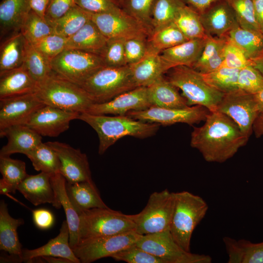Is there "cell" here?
<instances>
[{"instance_id":"obj_33","label":"cell","mask_w":263,"mask_h":263,"mask_svg":"<svg viewBox=\"0 0 263 263\" xmlns=\"http://www.w3.org/2000/svg\"><path fill=\"white\" fill-rule=\"evenodd\" d=\"M26 40L20 32L8 36L0 48V74L17 68L24 62Z\"/></svg>"},{"instance_id":"obj_58","label":"cell","mask_w":263,"mask_h":263,"mask_svg":"<svg viewBox=\"0 0 263 263\" xmlns=\"http://www.w3.org/2000/svg\"><path fill=\"white\" fill-rule=\"evenodd\" d=\"M253 2L256 20L263 33V0H255Z\"/></svg>"},{"instance_id":"obj_29","label":"cell","mask_w":263,"mask_h":263,"mask_svg":"<svg viewBox=\"0 0 263 263\" xmlns=\"http://www.w3.org/2000/svg\"><path fill=\"white\" fill-rule=\"evenodd\" d=\"M228 263H263V242L252 243L230 237L223 238Z\"/></svg>"},{"instance_id":"obj_7","label":"cell","mask_w":263,"mask_h":263,"mask_svg":"<svg viewBox=\"0 0 263 263\" xmlns=\"http://www.w3.org/2000/svg\"><path fill=\"white\" fill-rule=\"evenodd\" d=\"M81 239L110 236L135 231L133 215L107 208H94L79 214Z\"/></svg>"},{"instance_id":"obj_17","label":"cell","mask_w":263,"mask_h":263,"mask_svg":"<svg viewBox=\"0 0 263 263\" xmlns=\"http://www.w3.org/2000/svg\"><path fill=\"white\" fill-rule=\"evenodd\" d=\"M79 114L45 105L33 114L26 125L42 136L57 137L67 131L70 122L78 119Z\"/></svg>"},{"instance_id":"obj_16","label":"cell","mask_w":263,"mask_h":263,"mask_svg":"<svg viewBox=\"0 0 263 263\" xmlns=\"http://www.w3.org/2000/svg\"><path fill=\"white\" fill-rule=\"evenodd\" d=\"M57 154L59 173L69 183L93 181L86 154L70 145L58 141L46 142Z\"/></svg>"},{"instance_id":"obj_27","label":"cell","mask_w":263,"mask_h":263,"mask_svg":"<svg viewBox=\"0 0 263 263\" xmlns=\"http://www.w3.org/2000/svg\"><path fill=\"white\" fill-rule=\"evenodd\" d=\"M22 218H14L8 212L7 204L0 202V249L9 254L22 258V249L18 234V228L24 224Z\"/></svg>"},{"instance_id":"obj_26","label":"cell","mask_w":263,"mask_h":263,"mask_svg":"<svg viewBox=\"0 0 263 263\" xmlns=\"http://www.w3.org/2000/svg\"><path fill=\"white\" fill-rule=\"evenodd\" d=\"M151 106L165 108H185L189 107L186 98L164 75L147 87Z\"/></svg>"},{"instance_id":"obj_61","label":"cell","mask_w":263,"mask_h":263,"mask_svg":"<svg viewBox=\"0 0 263 263\" xmlns=\"http://www.w3.org/2000/svg\"><path fill=\"white\" fill-rule=\"evenodd\" d=\"M41 257L45 262L49 263H73L70 260L61 257L53 256H42Z\"/></svg>"},{"instance_id":"obj_38","label":"cell","mask_w":263,"mask_h":263,"mask_svg":"<svg viewBox=\"0 0 263 263\" xmlns=\"http://www.w3.org/2000/svg\"><path fill=\"white\" fill-rule=\"evenodd\" d=\"M188 39L172 22L153 31L147 39L148 51L160 54L162 51L183 43Z\"/></svg>"},{"instance_id":"obj_21","label":"cell","mask_w":263,"mask_h":263,"mask_svg":"<svg viewBox=\"0 0 263 263\" xmlns=\"http://www.w3.org/2000/svg\"><path fill=\"white\" fill-rule=\"evenodd\" d=\"M70 232L66 220L61 225L58 235L38 248L22 249L23 262L30 263L34 258L42 256L58 257L68 259L73 263H81L70 245Z\"/></svg>"},{"instance_id":"obj_31","label":"cell","mask_w":263,"mask_h":263,"mask_svg":"<svg viewBox=\"0 0 263 263\" xmlns=\"http://www.w3.org/2000/svg\"><path fill=\"white\" fill-rule=\"evenodd\" d=\"M30 10V0H2L0 4L1 34L9 36L19 32Z\"/></svg>"},{"instance_id":"obj_49","label":"cell","mask_w":263,"mask_h":263,"mask_svg":"<svg viewBox=\"0 0 263 263\" xmlns=\"http://www.w3.org/2000/svg\"><path fill=\"white\" fill-rule=\"evenodd\" d=\"M125 40L122 38L108 40L106 46L101 56L105 66L121 67L127 65L125 54Z\"/></svg>"},{"instance_id":"obj_10","label":"cell","mask_w":263,"mask_h":263,"mask_svg":"<svg viewBox=\"0 0 263 263\" xmlns=\"http://www.w3.org/2000/svg\"><path fill=\"white\" fill-rule=\"evenodd\" d=\"M136 245L165 261L166 263H211L208 255L191 253L181 247L173 238L169 230L141 235Z\"/></svg>"},{"instance_id":"obj_64","label":"cell","mask_w":263,"mask_h":263,"mask_svg":"<svg viewBox=\"0 0 263 263\" xmlns=\"http://www.w3.org/2000/svg\"><path fill=\"white\" fill-rule=\"evenodd\" d=\"M253 1L255 0H253Z\"/></svg>"},{"instance_id":"obj_63","label":"cell","mask_w":263,"mask_h":263,"mask_svg":"<svg viewBox=\"0 0 263 263\" xmlns=\"http://www.w3.org/2000/svg\"><path fill=\"white\" fill-rule=\"evenodd\" d=\"M119 3L120 7H121L123 3L124 0H116Z\"/></svg>"},{"instance_id":"obj_54","label":"cell","mask_w":263,"mask_h":263,"mask_svg":"<svg viewBox=\"0 0 263 263\" xmlns=\"http://www.w3.org/2000/svg\"><path fill=\"white\" fill-rule=\"evenodd\" d=\"M76 3L82 9L93 14L109 12L121 7L116 0H76Z\"/></svg>"},{"instance_id":"obj_2","label":"cell","mask_w":263,"mask_h":263,"mask_svg":"<svg viewBox=\"0 0 263 263\" xmlns=\"http://www.w3.org/2000/svg\"><path fill=\"white\" fill-rule=\"evenodd\" d=\"M89 125L97 133L98 153L103 154L120 138L131 136L143 139L154 135L160 124L142 121L126 115H95L80 113L78 119Z\"/></svg>"},{"instance_id":"obj_4","label":"cell","mask_w":263,"mask_h":263,"mask_svg":"<svg viewBox=\"0 0 263 263\" xmlns=\"http://www.w3.org/2000/svg\"><path fill=\"white\" fill-rule=\"evenodd\" d=\"M175 205L169 231L175 241L190 251L192 235L206 216L208 206L201 196L188 191L174 192Z\"/></svg>"},{"instance_id":"obj_35","label":"cell","mask_w":263,"mask_h":263,"mask_svg":"<svg viewBox=\"0 0 263 263\" xmlns=\"http://www.w3.org/2000/svg\"><path fill=\"white\" fill-rule=\"evenodd\" d=\"M0 193L9 195L15 193L19 185L28 175L24 162L12 159L10 156H0Z\"/></svg>"},{"instance_id":"obj_28","label":"cell","mask_w":263,"mask_h":263,"mask_svg":"<svg viewBox=\"0 0 263 263\" xmlns=\"http://www.w3.org/2000/svg\"><path fill=\"white\" fill-rule=\"evenodd\" d=\"M137 87H148L169 71L160 54L148 51L138 62L129 65Z\"/></svg>"},{"instance_id":"obj_18","label":"cell","mask_w":263,"mask_h":263,"mask_svg":"<svg viewBox=\"0 0 263 263\" xmlns=\"http://www.w3.org/2000/svg\"><path fill=\"white\" fill-rule=\"evenodd\" d=\"M151 105L147 87H137L111 100L94 103L85 113L95 115H126L132 111L146 109Z\"/></svg>"},{"instance_id":"obj_30","label":"cell","mask_w":263,"mask_h":263,"mask_svg":"<svg viewBox=\"0 0 263 263\" xmlns=\"http://www.w3.org/2000/svg\"><path fill=\"white\" fill-rule=\"evenodd\" d=\"M108 40L94 23L90 20L77 32L68 38L67 48L101 56Z\"/></svg>"},{"instance_id":"obj_14","label":"cell","mask_w":263,"mask_h":263,"mask_svg":"<svg viewBox=\"0 0 263 263\" xmlns=\"http://www.w3.org/2000/svg\"><path fill=\"white\" fill-rule=\"evenodd\" d=\"M210 112L200 105L185 108H165L151 106L140 111L128 112L126 115L135 119L160 125H171L179 123L193 125L205 121Z\"/></svg>"},{"instance_id":"obj_59","label":"cell","mask_w":263,"mask_h":263,"mask_svg":"<svg viewBox=\"0 0 263 263\" xmlns=\"http://www.w3.org/2000/svg\"><path fill=\"white\" fill-rule=\"evenodd\" d=\"M249 60L250 65L256 69L263 77V49Z\"/></svg>"},{"instance_id":"obj_8","label":"cell","mask_w":263,"mask_h":263,"mask_svg":"<svg viewBox=\"0 0 263 263\" xmlns=\"http://www.w3.org/2000/svg\"><path fill=\"white\" fill-rule=\"evenodd\" d=\"M174 205V192L165 189L151 193L143 210L133 214L135 232L146 235L169 230Z\"/></svg>"},{"instance_id":"obj_12","label":"cell","mask_w":263,"mask_h":263,"mask_svg":"<svg viewBox=\"0 0 263 263\" xmlns=\"http://www.w3.org/2000/svg\"><path fill=\"white\" fill-rule=\"evenodd\" d=\"M91 20L108 39H148L150 32L121 7L100 13H92Z\"/></svg>"},{"instance_id":"obj_57","label":"cell","mask_w":263,"mask_h":263,"mask_svg":"<svg viewBox=\"0 0 263 263\" xmlns=\"http://www.w3.org/2000/svg\"><path fill=\"white\" fill-rule=\"evenodd\" d=\"M49 0H30L31 10L41 18L45 19V13Z\"/></svg>"},{"instance_id":"obj_62","label":"cell","mask_w":263,"mask_h":263,"mask_svg":"<svg viewBox=\"0 0 263 263\" xmlns=\"http://www.w3.org/2000/svg\"><path fill=\"white\" fill-rule=\"evenodd\" d=\"M253 96L258 106L260 113L263 112V88L253 94Z\"/></svg>"},{"instance_id":"obj_45","label":"cell","mask_w":263,"mask_h":263,"mask_svg":"<svg viewBox=\"0 0 263 263\" xmlns=\"http://www.w3.org/2000/svg\"><path fill=\"white\" fill-rule=\"evenodd\" d=\"M233 9L242 28L262 32L256 20L253 0H226Z\"/></svg>"},{"instance_id":"obj_11","label":"cell","mask_w":263,"mask_h":263,"mask_svg":"<svg viewBox=\"0 0 263 263\" xmlns=\"http://www.w3.org/2000/svg\"><path fill=\"white\" fill-rule=\"evenodd\" d=\"M140 235L135 231L121 234L81 239L73 248L81 263H91L113 255L136 244Z\"/></svg>"},{"instance_id":"obj_34","label":"cell","mask_w":263,"mask_h":263,"mask_svg":"<svg viewBox=\"0 0 263 263\" xmlns=\"http://www.w3.org/2000/svg\"><path fill=\"white\" fill-rule=\"evenodd\" d=\"M226 38L208 35L202 54L192 68L201 74L210 73L221 67L224 59Z\"/></svg>"},{"instance_id":"obj_41","label":"cell","mask_w":263,"mask_h":263,"mask_svg":"<svg viewBox=\"0 0 263 263\" xmlns=\"http://www.w3.org/2000/svg\"><path fill=\"white\" fill-rule=\"evenodd\" d=\"M185 5L182 0H154L151 12L152 32L173 22Z\"/></svg>"},{"instance_id":"obj_47","label":"cell","mask_w":263,"mask_h":263,"mask_svg":"<svg viewBox=\"0 0 263 263\" xmlns=\"http://www.w3.org/2000/svg\"><path fill=\"white\" fill-rule=\"evenodd\" d=\"M111 258L128 263H166L163 259L148 252L135 244L113 255Z\"/></svg>"},{"instance_id":"obj_43","label":"cell","mask_w":263,"mask_h":263,"mask_svg":"<svg viewBox=\"0 0 263 263\" xmlns=\"http://www.w3.org/2000/svg\"><path fill=\"white\" fill-rule=\"evenodd\" d=\"M19 32L32 44L54 33L50 23L31 10L23 22Z\"/></svg>"},{"instance_id":"obj_50","label":"cell","mask_w":263,"mask_h":263,"mask_svg":"<svg viewBox=\"0 0 263 263\" xmlns=\"http://www.w3.org/2000/svg\"><path fill=\"white\" fill-rule=\"evenodd\" d=\"M238 89L249 94H254L263 88V77L254 68L248 65L239 72Z\"/></svg>"},{"instance_id":"obj_51","label":"cell","mask_w":263,"mask_h":263,"mask_svg":"<svg viewBox=\"0 0 263 263\" xmlns=\"http://www.w3.org/2000/svg\"><path fill=\"white\" fill-rule=\"evenodd\" d=\"M248 65H250V62L244 52L227 39L224 48V59L221 67L240 70Z\"/></svg>"},{"instance_id":"obj_40","label":"cell","mask_w":263,"mask_h":263,"mask_svg":"<svg viewBox=\"0 0 263 263\" xmlns=\"http://www.w3.org/2000/svg\"><path fill=\"white\" fill-rule=\"evenodd\" d=\"M25 155L30 160L36 170L51 174L59 173L58 157L46 143L41 142Z\"/></svg>"},{"instance_id":"obj_48","label":"cell","mask_w":263,"mask_h":263,"mask_svg":"<svg viewBox=\"0 0 263 263\" xmlns=\"http://www.w3.org/2000/svg\"><path fill=\"white\" fill-rule=\"evenodd\" d=\"M67 39L68 38L54 33L33 45L51 61L67 48Z\"/></svg>"},{"instance_id":"obj_36","label":"cell","mask_w":263,"mask_h":263,"mask_svg":"<svg viewBox=\"0 0 263 263\" xmlns=\"http://www.w3.org/2000/svg\"><path fill=\"white\" fill-rule=\"evenodd\" d=\"M225 37L238 47L248 59L255 57L263 49L262 32L244 29L238 25Z\"/></svg>"},{"instance_id":"obj_20","label":"cell","mask_w":263,"mask_h":263,"mask_svg":"<svg viewBox=\"0 0 263 263\" xmlns=\"http://www.w3.org/2000/svg\"><path fill=\"white\" fill-rule=\"evenodd\" d=\"M51 175L44 172L36 175L28 174L19 185L17 190L35 206L49 203L56 208H60L62 207L52 187Z\"/></svg>"},{"instance_id":"obj_44","label":"cell","mask_w":263,"mask_h":263,"mask_svg":"<svg viewBox=\"0 0 263 263\" xmlns=\"http://www.w3.org/2000/svg\"><path fill=\"white\" fill-rule=\"evenodd\" d=\"M239 70L220 67L210 73L202 75L209 85L225 94L238 89L237 81Z\"/></svg>"},{"instance_id":"obj_5","label":"cell","mask_w":263,"mask_h":263,"mask_svg":"<svg viewBox=\"0 0 263 263\" xmlns=\"http://www.w3.org/2000/svg\"><path fill=\"white\" fill-rule=\"evenodd\" d=\"M166 77L182 92L189 106L200 105L217 111L224 94L209 85L202 74L192 67L178 66L169 69Z\"/></svg>"},{"instance_id":"obj_52","label":"cell","mask_w":263,"mask_h":263,"mask_svg":"<svg viewBox=\"0 0 263 263\" xmlns=\"http://www.w3.org/2000/svg\"><path fill=\"white\" fill-rule=\"evenodd\" d=\"M147 39L133 38L125 40V54L127 65L135 63L141 60L148 52Z\"/></svg>"},{"instance_id":"obj_42","label":"cell","mask_w":263,"mask_h":263,"mask_svg":"<svg viewBox=\"0 0 263 263\" xmlns=\"http://www.w3.org/2000/svg\"><path fill=\"white\" fill-rule=\"evenodd\" d=\"M23 64L38 84L52 72L50 61L27 40Z\"/></svg>"},{"instance_id":"obj_15","label":"cell","mask_w":263,"mask_h":263,"mask_svg":"<svg viewBox=\"0 0 263 263\" xmlns=\"http://www.w3.org/2000/svg\"><path fill=\"white\" fill-rule=\"evenodd\" d=\"M45 105L35 93L0 99V132L13 126L26 125Z\"/></svg>"},{"instance_id":"obj_25","label":"cell","mask_w":263,"mask_h":263,"mask_svg":"<svg viewBox=\"0 0 263 263\" xmlns=\"http://www.w3.org/2000/svg\"><path fill=\"white\" fill-rule=\"evenodd\" d=\"M67 195L76 212L94 208H107L93 181L69 183L66 181Z\"/></svg>"},{"instance_id":"obj_39","label":"cell","mask_w":263,"mask_h":263,"mask_svg":"<svg viewBox=\"0 0 263 263\" xmlns=\"http://www.w3.org/2000/svg\"><path fill=\"white\" fill-rule=\"evenodd\" d=\"M173 22L188 39L208 37L201 22L200 14L187 5L179 10Z\"/></svg>"},{"instance_id":"obj_53","label":"cell","mask_w":263,"mask_h":263,"mask_svg":"<svg viewBox=\"0 0 263 263\" xmlns=\"http://www.w3.org/2000/svg\"><path fill=\"white\" fill-rule=\"evenodd\" d=\"M76 5V0H49L45 19L50 23L60 18Z\"/></svg>"},{"instance_id":"obj_19","label":"cell","mask_w":263,"mask_h":263,"mask_svg":"<svg viewBox=\"0 0 263 263\" xmlns=\"http://www.w3.org/2000/svg\"><path fill=\"white\" fill-rule=\"evenodd\" d=\"M207 35L224 37L239 25L234 11L226 0H218L200 14Z\"/></svg>"},{"instance_id":"obj_55","label":"cell","mask_w":263,"mask_h":263,"mask_svg":"<svg viewBox=\"0 0 263 263\" xmlns=\"http://www.w3.org/2000/svg\"><path fill=\"white\" fill-rule=\"evenodd\" d=\"M32 215L35 225L40 229H49L54 224V215L49 210L43 208L37 209L33 210Z\"/></svg>"},{"instance_id":"obj_9","label":"cell","mask_w":263,"mask_h":263,"mask_svg":"<svg viewBox=\"0 0 263 263\" xmlns=\"http://www.w3.org/2000/svg\"><path fill=\"white\" fill-rule=\"evenodd\" d=\"M50 64L53 72L79 86L105 66L101 56L70 48L52 59Z\"/></svg>"},{"instance_id":"obj_13","label":"cell","mask_w":263,"mask_h":263,"mask_svg":"<svg viewBox=\"0 0 263 263\" xmlns=\"http://www.w3.org/2000/svg\"><path fill=\"white\" fill-rule=\"evenodd\" d=\"M217 111L230 117L248 137L253 132V125L260 113L253 94L239 89L224 94Z\"/></svg>"},{"instance_id":"obj_24","label":"cell","mask_w":263,"mask_h":263,"mask_svg":"<svg viewBox=\"0 0 263 263\" xmlns=\"http://www.w3.org/2000/svg\"><path fill=\"white\" fill-rule=\"evenodd\" d=\"M37 87L23 64L0 74V99L35 93Z\"/></svg>"},{"instance_id":"obj_46","label":"cell","mask_w":263,"mask_h":263,"mask_svg":"<svg viewBox=\"0 0 263 263\" xmlns=\"http://www.w3.org/2000/svg\"><path fill=\"white\" fill-rule=\"evenodd\" d=\"M154 0H124L122 9L152 32L151 12Z\"/></svg>"},{"instance_id":"obj_1","label":"cell","mask_w":263,"mask_h":263,"mask_svg":"<svg viewBox=\"0 0 263 263\" xmlns=\"http://www.w3.org/2000/svg\"><path fill=\"white\" fill-rule=\"evenodd\" d=\"M249 138L228 116L218 111L210 112L204 124L193 128L190 146L199 150L207 162L223 163L245 145Z\"/></svg>"},{"instance_id":"obj_6","label":"cell","mask_w":263,"mask_h":263,"mask_svg":"<svg viewBox=\"0 0 263 263\" xmlns=\"http://www.w3.org/2000/svg\"><path fill=\"white\" fill-rule=\"evenodd\" d=\"M81 86L94 103H100L136 87L129 65L121 67L104 66L88 79Z\"/></svg>"},{"instance_id":"obj_23","label":"cell","mask_w":263,"mask_h":263,"mask_svg":"<svg viewBox=\"0 0 263 263\" xmlns=\"http://www.w3.org/2000/svg\"><path fill=\"white\" fill-rule=\"evenodd\" d=\"M207 37L189 39L162 51L160 56L169 70L178 66L192 67L201 56Z\"/></svg>"},{"instance_id":"obj_22","label":"cell","mask_w":263,"mask_h":263,"mask_svg":"<svg viewBox=\"0 0 263 263\" xmlns=\"http://www.w3.org/2000/svg\"><path fill=\"white\" fill-rule=\"evenodd\" d=\"M0 135L8 139L0 150V156L16 153L26 155L42 142V136L26 125L10 127L0 132Z\"/></svg>"},{"instance_id":"obj_37","label":"cell","mask_w":263,"mask_h":263,"mask_svg":"<svg viewBox=\"0 0 263 263\" xmlns=\"http://www.w3.org/2000/svg\"><path fill=\"white\" fill-rule=\"evenodd\" d=\"M92 13L77 5H75L60 18L50 23L54 33L68 38L91 20Z\"/></svg>"},{"instance_id":"obj_3","label":"cell","mask_w":263,"mask_h":263,"mask_svg":"<svg viewBox=\"0 0 263 263\" xmlns=\"http://www.w3.org/2000/svg\"><path fill=\"white\" fill-rule=\"evenodd\" d=\"M35 94L46 105L80 113L94 103L81 86L53 71L38 84Z\"/></svg>"},{"instance_id":"obj_32","label":"cell","mask_w":263,"mask_h":263,"mask_svg":"<svg viewBox=\"0 0 263 263\" xmlns=\"http://www.w3.org/2000/svg\"><path fill=\"white\" fill-rule=\"evenodd\" d=\"M51 181L56 196L65 213L70 232V245L73 249L80 240L79 215L75 209L67 195L66 189V180L65 178L60 173H55L51 175Z\"/></svg>"},{"instance_id":"obj_56","label":"cell","mask_w":263,"mask_h":263,"mask_svg":"<svg viewBox=\"0 0 263 263\" xmlns=\"http://www.w3.org/2000/svg\"><path fill=\"white\" fill-rule=\"evenodd\" d=\"M187 5L191 7L200 14L203 13L213 3L218 0H182Z\"/></svg>"},{"instance_id":"obj_60","label":"cell","mask_w":263,"mask_h":263,"mask_svg":"<svg viewBox=\"0 0 263 263\" xmlns=\"http://www.w3.org/2000/svg\"><path fill=\"white\" fill-rule=\"evenodd\" d=\"M253 132L256 137L263 136V112L260 113L253 125Z\"/></svg>"}]
</instances>
